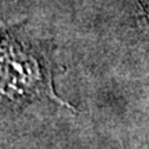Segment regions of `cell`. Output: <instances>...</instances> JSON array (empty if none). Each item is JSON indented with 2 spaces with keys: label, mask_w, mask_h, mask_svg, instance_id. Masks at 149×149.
<instances>
[{
  "label": "cell",
  "mask_w": 149,
  "mask_h": 149,
  "mask_svg": "<svg viewBox=\"0 0 149 149\" xmlns=\"http://www.w3.org/2000/svg\"><path fill=\"white\" fill-rule=\"evenodd\" d=\"M139 4V8L142 11V14L145 15V18L149 21V0H137Z\"/></svg>",
  "instance_id": "2"
},
{
  "label": "cell",
  "mask_w": 149,
  "mask_h": 149,
  "mask_svg": "<svg viewBox=\"0 0 149 149\" xmlns=\"http://www.w3.org/2000/svg\"><path fill=\"white\" fill-rule=\"evenodd\" d=\"M50 93L48 76L32 46L0 28V97L26 101Z\"/></svg>",
  "instance_id": "1"
}]
</instances>
